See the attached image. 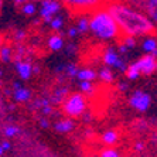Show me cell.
<instances>
[{"label": "cell", "mask_w": 157, "mask_h": 157, "mask_svg": "<svg viewBox=\"0 0 157 157\" xmlns=\"http://www.w3.org/2000/svg\"><path fill=\"white\" fill-rule=\"evenodd\" d=\"M68 88L67 86H58L55 88L54 92H52V96H51V102L55 103V105H62V102L68 98Z\"/></svg>", "instance_id": "13"}, {"label": "cell", "mask_w": 157, "mask_h": 157, "mask_svg": "<svg viewBox=\"0 0 157 157\" xmlns=\"http://www.w3.org/2000/svg\"><path fill=\"white\" fill-rule=\"evenodd\" d=\"M13 99H14L16 102L18 103H23V102H27L30 101L31 98V91H30L29 88H20V89H13Z\"/></svg>", "instance_id": "15"}, {"label": "cell", "mask_w": 157, "mask_h": 157, "mask_svg": "<svg viewBox=\"0 0 157 157\" xmlns=\"http://www.w3.org/2000/svg\"><path fill=\"white\" fill-rule=\"evenodd\" d=\"M47 47H48V50L52 52L61 51L62 48H64V38H62L59 34H52L47 41Z\"/></svg>", "instance_id": "12"}, {"label": "cell", "mask_w": 157, "mask_h": 157, "mask_svg": "<svg viewBox=\"0 0 157 157\" xmlns=\"http://www.w3.org/2000/svg\"><path fill=\"white\" fill-rule=\"evenodd\" d=\"M117 86H119V89H121V91H126V89H128V84H124V82H121Z\"/></svg>", "instance_id": "36"}, {"label": "cell", "mask_w": 157, "mask_h": 157, "mask_svg": "<svg viewBox=\"0 0 157 157\" xmlns=\"http://www.w3.org/2000/svg\"><path fill=\"white\" fill-rule=\"evenodd\" d=\"M98 78L103 82H106V84H109V82L113 81V72H112L109 67H102L98 72Z\"/></svg>", "instance_id": "18"}, {"label": "cell", "mask_w": 157, "mask_h": 157, "mask_svg": "<svg viewBox=\"0 0 157 157\" xmlns=\"http://www.w3.org/2000/svg\"><path fill=\"white\" fill-rule=\"evenodd\" d=\"M79 89H81V94L91 95L92 92H94V84L92 82H86V81H82V82H79Z\"/></svg>", "instance_id": "24"}, {"label": "cell", "mask_w": 157, "mask_h": 157, "mask_svg": "<svg viewBox=\"0 0 157 157\" xmlns=\"http://www.w3.org/2000/svg\"><path fill=\"white\" fill-rule=\"evenodd\" d=\"M119 59H121V57H119V52H117V50H116V48H113V47L106 48L105 51H103V54H102L103 64H105L106 67H109V68H112V67H116L117 62H119Z\"/></svg>", "instance_id": "9"}, {"label": "cell", "mask_w": 157, "mask_h": 157, "mask_svg": "<svg viewBox=\"0 0 157 157\" xmlns=\"http://www.w3.org/2000/svg\"><path fill=\"white\" fill-rule=\"evenodd\" d=\"M101 140L110 147L117 143V140H119V133H117L115 129H108V130H105L102 135H101Z\"/></svg>", "instance_id": "14"}, {"label": "cell", "mask_w": 157, "mask_h": 157, "mask_svg": "<svg viewBox=\"0 0 157 157\" xmlns=\"http://www.w3.org/2000/svg\"><path fill=\"white\" fill-rule=\"evenodd\" d=\"M133 149H135V151H143V150H144V144H143L142 142H136Z\"/></svg>", "instance_id": "34"}, {"label": "cell", "mask_w": 157, "mask_h": 157, "mask_svg": "<svg viewBox=\"0 0 157 157\" xmlns=\"http://www.w3.org/2000/svg\"><path fill=\"white\" fill-rule=\"evenodd\" d=\"M62 4L59 2H52V0H44L41 3L40 7V16L45 23H50L54 20L57 16H58L59 10H61Z\"/></svg>", "instance_id": "5"}, {"label": "cell", "mask_w": 157, "mask_h": 157, "mask_svg": "<svg viewBox=\"0 0 157 157\" xmlns=\"http://www.w3.org/2000/svg\"><path fill=\"white\" fill-rule=\"evenodd\" d=\"M157 57L154 55H147L144 54L140 57L139 59H136V65L139 68L142 75H151L154 71H157Z\"/></svg>", "instance_id": "6"}, {"label": "cell", "mask_w": 157, "mask_h": 157, "mask_svg": "<svg viewBox=\"0 0 157 157\" xmlns=\"http://www.w3.org/2000/svg\"><path fill=\"white\" fill-rule=\"evenodd\" d=\"M24 37H26V33H24L23 30H17V31L14 33V40L16 41H21Z\"/></svg>", "instance_id": "30"}, {"label": "cell", "mask_w": 157, "mask_h": 157, "mask_svg": "<svg viewBox=\"0 0 157 157\" xmlns=\"http://www.w3.org/2000/svg\"><path fill=\"white\" fill-rule=\"evenodd\" d=\"M34 72H36V74H38V72H40V70H38L37 67H34Z\"/></svg>", "instance_id": "39"}, {"label": "cell", "mask_w": 157, "mask_h": 157, "mask_svg": "<svg viewBox=\"0 0 157 157\" xmlns=\"http://www.w3.org/2000/svg\"><path fill=\"white\" fill-rule=\"evenodd\" d=\"M2 61L3 62H9V61H11V58H13V50H11L9 45H3L2 47Z\"/></svg>", "instance_id": "22"}, {"label": "cell", "mask_w": 157, "mask_h": 157, "mask_svg": "<svg viewBox=\"0 0 157 157\" xmlns=\"http://www.w3.org/2000/svg\"><path fill=\"white\" fill-rule=\"evenodd\" d=\"M122 44H124V45H128L129 48H135L136 47V38L135 37H130V36H123L121 40Z\"/></svg>", "instance_id": "28"}, {"label": "cell", "mask_w": 157, "mask_h": 157, "mask_svg": "<svg viewBox=\"0 0 157 157\" xmlns=\"http://www.w3.org/2000/svg\"><path fill=\"white\" fill-rule=\"evenodd\" d=\"M79 33H88L89 31V17L88 16H81L77 21V26Z\"/></svg>", "instance_id": "21"}, {"label": "cell", "mask_w": 157, "mask_h": 157, "mask_svg": "<svg viewBox=\"0 0 157 157\" xmlns=\"http://www.w3.org/2000/svg\"><path fill=\"white\" fill-rule=\"evenodd\" d=\"M74 128H75V123L70 117L59 119L54 123V130L58 132V133H70L71 130H74Z\"/></svg>", "instance_id": "11"}, {"label": "cell", "mask_w": 157, "mask_h": 157, "mask_svg": "<svg viewBox=\"0 0 157 157\" xmlns=\"http://www.w3.org/2000/svg\"><path fill=\"white\" fill-rule=\"evenodd\" d=\"M62 26H64V18H62V16H57V17H55L51 23H50V27H51L54 31L61 30Z\"/></svg>", "instance_id": "25"}, {"label": "cell", "mask_w": 157, "mask_h": 157, "mask_svg": "<svg viewBox=\"0 0 157 157\" xmlns=\"http://www.w3.org/2000/svg\"><path fill=\"white\" fill-rule=\"evenodd\" d=\"M78 79L82 82V81H86V82H92L98 78V72L92 68H81L79 72H78Z\"/></svg>", "instance_id": "16"}, {"label": "cell", "mask_w": 157, "mask_h": 157, "mask_svg": "<svg viewBox=\"0 0 157 157\" xmlns=\"http://www.w3.org/2000/svg\"><path fill=\"white\" fill-rule=\"evenodd\" d=\"M91 113H85L84 115V119H85V122H89V121H91Z\"/></svg>", "instance_id": "38"}, {"label": "cell", "mask_w": 157, "mask_h": 157, "mask_svg": "<svg viewBox=\"0 0 157 157\" xmlns=\"http://www.w3.org/2000/svg\"><path fill=\"white\" fill-rule=\"evenodd\" d=\"M41 113H43L44 116H48V115H51V113H52V108H51V105L44 106L43 109H41Z\"/></svg>", "instance_id": "33"}, {"label": "cell", "mask_w": 157, "mask_h": 157, "mask_svg": "<svg viewBox=\"0 0 157 157\" xmlns=\"http://www.w3.org/2000/svg\"><path fill=\"white\" fill-rule=\"evenodd\" d=\"M142 50L146 52L147 55H154V57H157V38L156 37L149 36V37H146V38H143Z\"/></svg>", "instance_id": "10"}, {"label": "cell", "mask_w": 157, "mask_h": 157, "mask_svg": "<svg viewBox=\"0 0 157 157\" xmlns=\"http://www.w3.org/2000/svg\"><path fill=\"white\" fill-rule=\"evenodd\" d=\"M126 77H128V79H132V81H135L137 79V78L142 75L139 71V68H137V65H136V62H132V64H129L128 67V71H126Z\"/></svg>", "instance_id": "19"}, {"label": "cell", "mask_w": 157, "mask_h": 157, "mask_svg": "<svg viewBox=\"0 0 157 157\" xmlns=\"http://www.w3.org/2000/svg\"><path fill=\"white\" fill-rule=\"evenodd\" d=\"M78 72H79V70H78V67L75 64H67L65 65V74L70 78L78 77Z\"/></svg>", "instance_id": "26"}, {"label": "cell", "mask_w": 157, "mask_h": 157, "mask_svg": "<svg viewBox=\"0 0 157 157\" xmlns=\"http://www.w3.org/2000/svg\"><path fill=\"white\" fill-rule=\"evenodd\" d=\"M129 105L135 110L143 113V112L149 110L150 105H151V96L142 89H136L129 98Z\"/></svg>", "instance_id": "4"}, {"label": "cell", "mask_w": 157, "mask_h": 157, "mask_svg": "<svg viewBox=\"0 0 157 157\" xmlns=\"http://www.w3.org/2000/svg\"><path fill=\"white\" fill-rule=\"evenodd\" d=\"M89 31L96 38L105 41L116 40L121 36V29L106 9H98L89 17Z\"/></svg>", "instance_id": "2"}, {"label": "cell", "mask_w": 157, "mask_h": 157, "mask_svg": "<svg viewBox=\"0 0 157 157\" xmlns=\"http://www.w3.org/2000/svg\"><path fill=\"white\" fill-rule=\"evenodd\" d=\"M18 132H20V129H18L16 124H7V126L4 128V136H6L7 139H10V137L17 136Z\"/></svg>", "instance_id": "23"}, {"label": "cell", "mask_w": 157, "mask_h": 157, "mask_svg": "<svg viewBox=\"0 0 157 157\" xmlns=\"http://www.w3.org/2000/svg\"><path fill=\"white\" fill-rule=\"evenodd\" d=\"M86 108H88L86 98H85L84 94H81V92L70 94L68 98H67L61 105L62 113L65 115L67 117H70V119L84 116V115L86 113Z\"/></svg>", "instance_id": "3"}, {"label": "cell", "mask_w": 157, "mask_h": 157, "mask_svg": "<svg viewBox=\"0 0 157 157\" xmlns=\"http://www.w3.org/2000/svg\"><path fill=\"white\" fill-rule=\"evenodd\" d=\"M10 149H11V143L9 142V140H3L2 144H0V153L3 154V153H6V151H9Z\"/></svg>", "instance_id": "29"}, {"label": "cell", "mask_w": 157, "mask_h": 157, "mask_svg": "<svg viewBox=\"0 0 157 157\" xmlns=\"http://www.w3.org/2000/svg\"><path fill=\"white\" fill-rule=\"evenodd\" d=\"M99 157H122V156L119 154V151H117V150L112 149V147H108V149H105V150H102V151H101Z\"/></svg>", "instance_id": "27"}, {"label": "cell", "mask_w": 157, "mask_h": 157, "mask_svg": "<svg viewBox=\"0 0 157 157\" xmlns=\"http://www.w3.org/2000/svg\"><path fill=\"white\" fill-rule=\"evenodd\" d=\"M133 6H142L144 9V13L150 17V20L157 27V0H147V2H139V3H132Z\"/></svg>", "instance_id": "8"}, {"label": "cell", "mask_w": 157, "mask_h": 157, "mask_svg": "<svg viewBox=\"0 0 157 157\" xmlns=\"http://www.w3.org/2000/svg\"><path fill=\"white\" fill-rule=\"evenodd\" d=\"M106 10L109 11L117 26L121 29V33L123 36L130 37H149L156 31L154 23L150 20V17L137 10L133 4L129 3H121V2H115V3L106 4Z\"/></svg>", "instance_id": "1"}, {"label": "cell", "mask_w": 157, "mask_h": 157, "mask_svg": "<svg viewBox=\"0 0 157 157\" xmlns=\"http://www.w3.org/2000/svg\"><path fill=\"white\" fill-rule=\"evenodd\" d=\"M129 50H130V48L128 47V45H124V44H119V47H117V52H119V54H128L129 52Z\"/></svg>", "instance_id": "32"}, {"label": "cell", "mask_w": 157, "mask_h": 157, "mask_svg": "<svg viewBox=\"0 0 157 157\" xmlns=\"http://www.w3.org/2000/svg\"><path fill=\"white\" fill-rule=\"evenodd\" d=\"M67 6H74V7H92V6H98L99 2L96 0H68Z\"/></svg>", "instance_id": "17"}, {"label": "cell", "mask_w": 157, "mask_h": 157, "mask_svg": "<svg viewBox=\"0 0 157 157\" xmlns=\"http://www.w3.org/2000/svg\"><path fill=\"white\" fill-rule=\"evenodd\" d=\"M40 126H41V128H44V129L50 128V122H48L47 117H41V119H40Z\"/></svg>", "instance_id": "35"}, {"label": "cell", "mask_w": 157, "mask_h": 157, "mask_svg": "<svg viewBox=\"0 0 157 157\" xmlns=\"http://www.w3.org/2000/svg\"><path fill=\"white\" fill-rule=\"evenodd\" d=\"M13 88H14V89H20V88H23V86L20 85V82H18V81H16V82H13Z\"/></svg>", "instance_id": "37"}, {"label": "cell", "mask_w": 157, "mask_h": 157, "mask_svg": "<svg viewBox=\"0 0 157 157\" xmlns=\"http://www.w3.org/2000/svg\"><path fill=\"white\" fill-rule=\"evenodd\" d=\"M14 68H16V72L17 75L21 79H30L31 75L34 72V67L31 65V62L29 61H24V59H18V61L14 62Z\"/></svg>", "instance_id": "7"}, {"label": "cell", "mask_w": 157, "mask_h": 157, "mask_svg": "<svg viewBox=\"0 0 157 157\" xmlns=\"http://www.w3.org/2000/svg\"><path fill=\"white\" fill-rule=\"evenodd\" d=\"M79 33V31H78V29L77 27H70V29H68V37H70V38H75V37H77V34Z\"/></svg>", "instance_id": "31"}, {"label": "cell", "mask_w": 157, "mask_h": 157, "mask_svg": "<svg viewBox=\"0 0 157 157\" xmlns=\"http://www.w3.org/2000/svg\"><path fill=\"white\" fill-rule=\"evenodd\" d=\"M37 11V4L33 3V2H27V3L21 4V13L27 17H31V16L36 14Z\"/></svg>", "instance_id": "20"}]
</instances>
